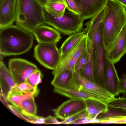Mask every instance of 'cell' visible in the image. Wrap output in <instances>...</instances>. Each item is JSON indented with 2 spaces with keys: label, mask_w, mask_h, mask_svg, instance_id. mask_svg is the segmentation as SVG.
Here are the masks:
<instances>
[{
  "label": "cell",
  "mask_w": 126,
  "mask_h": 126,
  "mask_svg": "<svg viewBox=\"0 0 126 126\" xmlns=\"http://www.w3.org/2000/svg\"><path fill=\"white\" fill-rule=\"evenodd\" d=\"M105 7L102 31L105 50L114 43L126 22V6L116 0H108Z\"/></svg>",
  "instance_id": "cell-1"
},
{
  "label": "cell",
  "mask_w": 126,
  "mask_h": 126,
  "mask_svg": "<svg viewBox=\"0 0 126 126\" xmlns=\"http://www.w3.org/2000/svg\"><path fill=\"white\" fill-rule=\"evenodd\" d=\"M33 34L13 24L0 29V53L3 56L22 54L32 46Z\"/></svg>",
  "instance_id": "cell-2"
},
{
  "label": "cell",
  "mask_w": 126,
  "mask_h": 126,
  "mask_svg": "<svg viewBox=\"0 0 126 126\" xmlns=\"http://www.w3.org/2000/svg\"><path fill=\"white\" fill-rule=\"evenodd\" d=\"M84 30L92 42L93 60L95 82L104 87L105 60L102 37V23L97 21L91 22L86 25Z\"/></svg>",
  "instance_id": "cell-3"
},
{
  "label": "cell",
  "mask_w": 126,
  "mask_h": 126,
  "mask_svg": "<svg viewBox=\"0 0 126 126\" xmlns=\"http://www.w3.org/2000/svg\"><path fill=\"white\" fill-rule=\"evenodd\" d=\"M43 7L38 0H16V25L32 33L45 23Z\"/></svg>",
  "instance_id": "cell-4"
},
{
  "label": "cell",
  "mask_w": 126,
  "mask_h": 126,
  "mask_svg": "<svg viewBox=\"0 0 126 126\" xmlns=\"http://www.w3.org/2000/svg\"><path fill=\"white\" fill-rule=\"evenodd\" d=\"M43 13L45 23L64 35L69 36L83 30L85 20L81 15L65 11L63 16L55 17L50 14L44 7Z\"/></svg>",
  "instance_id": "cell-5"
},
{
  "label": "cell",
  "mask_w": 126,
  "mask_h": 126,
  "mask_svg": "<svg viewBox=\"0 0 126 126\" xmlns=\"http://www.w3.org/2000/svg\"><path fill=\"white\" fill-rule=\"evenodd\" d=\"M68 86V88L83 91L98 96L107 104L115 98L105 88L86 79L75 71L69 80Z\"/></svg>",
  "instance_id": "cell-6"
},
{
  "label": "cell",
  "mask_w": 126,
  "mask_h": 126,
  "mask_svg": "<svg viewBox=\"0 0 126 126\" xmlns=\"http://www.w3.org/2000/svg\"><path fill=\"white\" fill-rule=\"evenodd\" d=\"M57 44H39L34 49V56L36 60L43 66L52 70L57 66L61 57Z\"/></svg>",
  "instance_id": "cell-7"
},
{
  "label": "cell",
  "mask_w": 126,
  "mask_h": 126,
  "mask_svg": "<svg viewBox=\"0 0 126 126\" xmlns=\"http://www.w3.org/2000/svg\"><path fill=\"white\" fill-rule=\"evenodd\" d=\"M88 41V36L86 33L69 51L61 56L57 66L52 72L54 76L65 70L75 71L76 62L87 48Z\"/></svg>",
  "instance_id": "cell-8"
},
{
  "label": "cell",
  "mask_w": 126,
  "mask_h": 126,
  "mask_svg": "<svg viewBox=\"0 0 126 126\" xmlns=\"http://www.w3.org/2000/svg\"><path fill=\"white\" fill-rule=\"evenodd\" d=\"M107 105L108 111L97 116L96 123L117 124L126 118V97L115 98L109 101Z\"/></svg>",
  "instance_id": "cell-9"
},
{
  "label": "cell",
  "mask_w": 126,
  "mask_h": 126,
  "mask_svg": "<svg viewBox=\"0 0 126 126\" xmlns=\"http://www.w3.org/2000/svg\"><path fill=\"white\" fill-rule=\"evenodd\" d=\"M8 66L9 70L16 84L27 82L31 74L38 69L34 63L20 58L10 59Z\"/></svg>",
  "instance_id": "cell-10"
},
{
  "label": "cell",
  "mask_w": 126,
  "mask_h": 126,
  "mask_svg": "<svg viewBox=\"0 0 126 126\" xmlns=\"http://www.w3.org/2000/svg\"><path fill=\"white\" fill-rule=\"evenodd\" d=\"M86 109L85 100L70 98L53 110V111L57 118L64 120Z\"/></svg>",
  "instance_id": "cell-11"
},
{
  "label": "cell",
  "mask_w": 126,
  "mask_h": 126,
  "mask_svg": "<svg viewBox=\"0 0 126 126\" xmlns=\"http://www.w3.org/2000/svg\"><path fill=\"white\" fill-rule=\"evenodd\" d=\"M126 53V25L125 24L114 44L109 48L105 50V59L114 64L118 62Z\"/></svg>",
  "instance_id": "cell-12"
},
{
  "label": "cell",
  "mask_w": 126,
  "mask_h": 126,
  "mask_svg": "<svg viewBox=\"0 0 126 126\" xmlns=\"http://www.w3.org/2000/svg\"><path fill=\"white\" fill-rule=\"evenodd\" d=\"M16 0H0V29L15 21Z\"/></svg>",
  "instance_id": "cell-13"
},
{
  "label": "cell",
  "mask_w": 126,
  "mask_h": 126,
  "mask_svg": "<svg viewBox=\"0 0 126 126\" xmlns=\"http://www.w3.org/2000/svg\"><path fill=\"white\" fill-rule=\"evenodd\" d=\"M32 33L39 44L57 43L61 38L58 31L54 28L44 24L37 27Z\"/></svg>",
  "instance_id": "cell-14"
},
{
  "label": "cell",
  "mask_w": 126,
  "mask_h": 126,
  "mask_svg": "<svg viewBox=\"0 0 126 126\" xmlns=\"http://www.w3.org/2000/svg\"><path fill=\"white\" fill-rule=\"evenodd\" d=\"M120 80L114 64L105 60V88L114 96L120 94L119 90Z\"/></svg>",
  "instance_id": "cell-15"
},
{
  "label": "cell",
  "mask_w": 126,
  "mask_h": 126,
  "mask_svg": "<svg viewBox=\"0 0 126 126\" xmlns=\"http://www.w3.org/2000/svg\"><path fill=\"white\" fill-rule=\"evenodd\" d=\"M81 10V15L85 20L90 19L106 5L108 0H74Z\"/></svg>",
  "instance_id": "cell-16"
},
{
  "label": "cell",
  "mask_w": 126,
  "mask_h": 126,
  "mask_svg": "<svg viewBox=\"0 0 126 126\" xmlns=\"http://www.w3.org/2000/svg\"><path fill=\"white\" fill-rule=\"evenodd\" d=\"M16 85L9 69L5 66L3 61H0V93L5 101H8V96L10 91Z\"/></svg>",
  "instance_id": "cell-17"
},
{
  "label": "cell",
  "mask_w": 126,
  "mask_h": 126,
  "mask_svg": "<svg viewBox=\"0 0 126 126\" xmlns=\"http://www.w3.org/2000/svg\"><path fill=\"white\" fill-rule=\"evenodd\" d=\"M87 117L93 123L94 120L100 114L106 113L108 110L107 104L98 100L92 98L85 100Z\"/></svg>",
  "instance_id": "cell-18"
},
{
  "label": "cell",
  "mask_w": 126,
  "mask_h": 126,
  "mask_svg": "<svg viewBox=\"0 0 126 126\" xmlns=\"http://www.w3.org/2000/svg\"><path fill=\"white\" fill-rule=\"evenodd\" d=\"M53 91L55 93L70 98H79L85 100L89 98L94 99L107 104L101 98L82 91L75 90L69 88L59 87H54Z\"/></svg>",
  "instance_id": "cell-19"
},
{
  "label": "cell",
  "mask_w": 126,
  "mask_h": 126,
  "mask_svg": "<svg viewBox=\"0 0 126 126\" xmlns=\"http://www.w3.org/2000/svg\"><path fill=\"white\" fill-rule=\"evenodd\" d=\"M88 37V59L86 63L80 70L79 74L82 77L92 82H95L93 60L92 42L91 40L89 37Z\"/></svg>",
  "instance_id": "cell-20"
},
{
  "label": "cell",
  "mask_w": 126,
  "mask_h": 126,
  "mask_svg": "<svg viewBox=\"0 0 126 126\" xmlns=\"http://www.w3.org/2000/svg\"><path fill=\"white\" fill-rule=\"evenodd\" d=\"M8 106L16 116L28 122L36 124H45L46 118L30 114L13 105H8Z\"/></svg>",
  "instance_id": "cell-21"
},
{
  "label": "cell",
  "mask_w": 126,
  "mask_h": 126,
  "mask_svg": "<svg viewBox=\"0 0 126 126\" xmlns=\"http://www.w3.org/2000/svg\"><path fill=\"white\" fill-rule=\"evenodd\" d=\"M32 94H34L27 93L21 90L17 85L12 88L9 92L8 96V101L14 106L20 109L23 100Z\"/></svg>",
  "instance_id": "cell-22"
},
{
  "label": "cell",
  "mask_w": 126,
  "mask_h": 126,
  "mask_svg": "<svg viewBox=\"0 0 126 126\" xmlns=\"http://www.w3.org/2000/svg\"><path fill=\"white\" fill-rule=\"evenodd\" d=\"M74 71L65 70L54 76L51 82L54 87L68 88V82Z\"/></svg>",
  "instance_id": "cell-23"
},
{
  "label": "cell",
  "mask_w": 126,
  "mask_h": 126,
  "mask_svg": "<svg viewBox=\"0 0 126 126\" xmlns=\"http://www.w3.org/2000/svg\"><path fill=\"white\" fill-rule=\"evenodd\" d=\"M85 31H82L69 35L62 44L60 49L61 56L69 51L85 34Z\"/></svg>",
  "instance_id": "cell-24"
},
{
  "label": "cell",
  "mask_w": 126,
  "mask_h": 126,
  "mask_svg": "<svg viewBox=\"0 0 126 126\" xmlns=\"http://www.w3.org/2000/svg\"><path fill=\"white\" fill-rule=\"evenodd\" d=\"M44 7L50 14L55 17L63 16L66 9L63 4L55 2H48Z\"/></svg>",
  "instance_id": "cell-25"
},
{
  "label": "cell",
  "mask_w": 126,
  "mask_h": 126,
  "mask_svg": "<svg viewBox=\"0 0 126 126\" xmlns=\"http://www.w3.org/2000/svg\"><path fill=\"white\" fill-rule=\"evenodd\" d=\"M34 94L27 97L22 101L20 109L30 114L36 115L37 107L34 99Z\"/></svg>",
  "instance_id": "cell-26"
},
{
  "label": "cell",
  "mask_w": 126,
  "mask_h": 126,
  "mask_svg": "<svg viewBox=\"0 0 126 126\" xmlns=\"http://www.w3.org/2000/svg\"><path fill=\"white\" fill-rule=\"evenodd\" d=\"M88 56L89 50L88 44L87 48L81 54L76 62L75 69L76 72L79 74L80 70L86 63Z\"/></svg>",
  "instance_id": "cell-27"
},
{
  "label": "cell",
  "mask_w": 126,
  "mask_h": 126,
  "mask_svg": "<svg viewBox=\"0 0 126 126\" xmlns=\"http://www.w3.org/2000/svg\"><path fill=\"white\" fill-rule=\"evenodd\" d=\"M41 77V72L38 69L31 74L27 82L33 87L38 89V85L42 82Z\"/></svg>",
  "instance_id": "cell-28"
},
{
  "label": "cell",
  "mask_w": 126,
  "mask_h": 126,
  "mask_svg": "<svg viewBox=\"0 0 126 126\" xmlns=\"http://www.w3.org/2000/svg\"><path fill=\"white\" fill-rule=\"evenodd\" d=\"M17 85L21 90L27 93L33 94L35 96H37L39 93L38 88L34 87L28 82H23Z\"/></svg>",
  "instance_id": "cell-29"
},
{
  "label": "cell",
  "mask_w": 126,
  "mask_h": 126,
  "mask_svg": "<svg viewBox=\"0 0 126 126\" xmlns=\"http://www.w3.org/2000/svg\"><path fill=\"white\" fill-rule=\"evenodd\" d=\"M87 116L86 109L79 112L71 116L60 122V124H68L73 122L82 118Z\"/></svg>",
  "instance_id": "cell-30"
},
{
  "label": "cell",
  "mask_w": 126,
  "mask_h": 126,
  "mask_svg": "<svg viewBox=\"0 0 126 126\" xmlns=\"http://www.w3.org/2000/svg\"><path fill=\"white\" fill-rule=\"evenodd\" d=\"M68 5L67 9L69 11L81 15L82 12L78 5L74 0H66Z\"/></svg>",
  "instance_id": "cell-31"
},
{
  "label": "cell",
  "mask_w": 126,
  "mask_h": 126,
  "mask_svg": "<svg viewBox=\"0 0 126 126\" xmlns=\"http://www.w3.org/2000/svg\"><path fill=\"white\" fill-rule=\"evenodd\" d=\"M119 90V93H126V75L123 74L120 80Z\"/></svg>",
  "instance_id": "cell-32"
},
{
  "label": "cell",
  "mask_w": 126,
  "mask_h": 126,
  "mask_svg": "<svg viewBox=\"0 0 126 126\" xmlns=\"http://www.w3.org/2000/svg\"><path fill=\"white\" fill-rule=\"evenodd\" d=\"M57 117L51 115H49L46 118L45 124H60V122L57 120Z\"/></svg>",
  "instance_id": "cell-33"
},
{
  "label": "cell",
  "mask_w": 126,
  "mask_h": 126,
  "mask_svg": "<svg viewBox=\"0 0 126 126\" xmlns=\"http://www.w3.org/2000/svg\"><path fill=\"white\" fill-rule=\"evenodd\" d=\"M87 116L80 119L70 123L69 124H79L91 123L90 120L88 118Z\"/></svg>",
  "instance_id": "cell-34"
},
{
  "label": "cell",
  "mask_w": 126,
  "mask_h": 126,
  "mask_svg": "<svg viewBox=\"0 0 126 126\" xmlns=\"http://www.w3.org/2000/svg\"><path fill=\"white\" fill-rule=\"evenodd\" d=\"M48 2H55L61 3L65 5L67 9L68 5L66 0H49Z\"/></svg>",
  "instance_id": "cell-35"
},
{
  "label": "cell",
  "mask_w": 126,
  "mask_h": 126,
  "mask_svg": "<svg viewBox=\"0 0 126 126\" xmlns=\"http://www.w3.org/2000/svg\"><path fill=\"white\" fill-rule=\"evenodd\" d=\"M41 4L44 7L47 3L49 0H38Z\"/></svg>",
  "instance_id": "cell-36"
},
{
  "label": "cell",
  "mask_w": 126,
  "mask_h": 126,
  "mask_svg": "<svg viewBox=\"0 0 126 126\" xmlns=\"http://www.w3.org/2000/svg\"><path fill=\"white\" fill-rule=\"evenodd\" d=\"M122 5L126 6V0H116Z\"/></svg>",
  "instance_id": "cell-37"
},
{
  "label": "cell",
  "mask_w": 126,
  "mask_h": 126,
  "mask_svg": "<svg viewBox=\"0 0 126 126\" xmlns=\"http://www.w3.org/2000/svg\"><path fill=\"white\" fill-rule=\"evenodd\" d=\"M122 97H126V93L124 94L122 96Z\"/></svg>",
  "instance_id": "cell-38"
},
{
  "label": "cell",
  "mask_w": 126,
  "mask_h": 126,
  "mask_svg": "<svg viewBox=\"0 0 126 126\" xmlns=\"http://www.w3.org/2000/svg\"><path fill=\"white\" fill-rule=\"evenodd\" d=\"M125 24H126V23H125Z\"/></svg>",
  "instance_id": "cell-39"
}]
</instances>
